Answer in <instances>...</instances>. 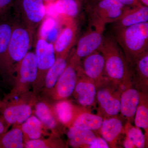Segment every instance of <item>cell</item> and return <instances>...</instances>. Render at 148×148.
Returning a JSON list of instances; mask_svg holds the SVG:
<instances>
[{"instance_id":"obj_35","label":"cell","mask_w":148,"mask_h":148,"mask_svg":"<svg viewBox=\"0 0 148 148\" xmlns=\"http://www.w3.org/2000/svg\"><path fill=\"white\" fill-rule=\"evenodd\" d=\"M8 128V125L0 115V138L5 132L7 131Z\"/></svg>"},{"instance_id":"obj_18","label":"cell","mask_w":148,"mask_h":148,"mask_svg":"<svg viewBox=\"0 0 148 148\" xmlns=\"http://www.w3.org/2000/svg\"><path fill=\"white\" fill-rule=\"evenodd\" d=\"M53 106L58 121L67 128L72 126L77 115L84 108L76 106L67 99L55 101Z\"/></svg>"},{"instance_id":"obj_6","label":"cell","mask_w":148,"mask_h":148,"mask_svg":"<svg viewBox=\"0 0 148 148\" xmlns=\"http://www.w3.org/2000/svg\"><path fill=\"white\" fill-rule=\"evenodd\" d=\"M14 74V86L9 95L16 96L30 91L38 75L35 53L28 52L16 67Z\"/></svg>"},{"instance_id":"obj_24","label":"cell","mask_w":148,"mask_h":148,"mask_svg":"<svg viewBox=\"0 0 148 148\" xmlns=\"http://www.w3.org/2000/svg\"><path fill=\"white\" fill-rule=\"evenodd\" d=\"M103 120L102 116L91 113L87 109L83 108L77 115L72 126L90 131H97L101 128Z\"/></svg>"},{"instance_id":"obj_28","label":"cell","mask_w":148,"mask_h":148,"mask_svg":"<svg viewBox=\"0 0 148 148\" xmlns=\"http://www.w3.org/2000/svg\"><path fill=\"white\" fill-rule=\"evenodd\" d=\"M79 6L76 0H56L53 3L56 12L62 18H75L78 14Z\"/></svg>"},{"instance_id":"obj_31","label":"cell","mask_w":148,"mask_h":148,"mask_svg":"<svg viewBox=\"0 0 148 148\" xmlns=\"http://www.w3.org/2000/svg\"><path fill=\"white\" fill-rule=\"evenodd\" d=\"M125 139L129 142L132 148H143L146 146L147 140L145 134L139 127L134 126L127 122L124 126Z\"/></svg>"},{"instance_id":"obj_19","label":"cell","mask_w":148,"mask_h":148,"mask_svg":"<svg viewBox=\"0 0 148 148\" xmlns=\"http://www.w3.org/2000/svg\"><path fill=\"white\" fill-rule=\"evenodd\" d=\"M69 53L56 57L54 64L46 75L44 85L41 92L43 97L47 98L55 86L59 77L68 65Z\"/></svg>"},{"instance_id":"obj_32","label":"cell","mask_w":148,"mask_h":148,"mask_svg":"<svg viewBox=\"0 0 148 148\" xmlns=\"http://www.w3.org/2000/svg\"><path fill=\"white\" fill-rule=\"evenodd\" d=\"M13 0H0V17H4L12 4Z\"/></svg>"},{"instance_id":"obj_10","label":"cell","mask_w":148,"mask_h":148,"mask_svg":"<svg viewBox=\"0 0 148 148\" xmlns=\"http://www.w3.org/2000/svg\"><path fill=\"white\" fill-rule=\"evenodd\" d=\"M104 31L94 28L86 32L78 40L76 49L70 59L80 64L83 58L98 50L104 41Z\"/></svg>"},{"instance_id":"obj_1","label":"cell","mask_w":148,"mask_h":148,"mask_svg":"<svg viewBox=\"0 0 148 148\" xmlns=\"http://www.w3.org/2000/svg\"><path fill=\"white\" fill-rule=\"evenodd\" d=\"M98 51L105 59V72L109 81L123 91L132 86V75L119 45L113 35L104 37Z\"/></svg>"},{"instance_id":"obj_17","label":"cell","mask_w":148,"mask_h":148,"mask_svg":"<svg viewBox=\"0 0 148 148\" xmlns=\"http://www.w3.org/2000/svg\"><path fill=\"white\" fill-rule=\"evenodd\" d=\"M147 22H148V7L143 5L137 6H126L121 17L114 23V28H125Z\"/></svg>"},{"instance_id":"obj_13","label":"cell","mask_w":148,"mask_h":148,"mask_svg":"<svg viewBox=\"0 0 148 148\" xmlns=\"http://www.w3.org/2000/svg\"><path fill=\"white\" fill-rule=\"evenodd\" d=\"M97 88L95 83L83 73L80 68L78 71L77 79L73 95L82 108L93 106L96 101Z\"/></svg>"},{"instance_id":"obj_12","label":"cell","mask_w":148,"mask_h":148,"mask_svg":"<svg viewBox=\"0 0 148 148\" xmlns=\"http://www.w3.org/2000/svg\"><path fill=\"white\" fill-rule=\"evenodd\" d=\"M80 68L83 73L95 83L97 88L108 80L105 72L104 56L98 50L83 58Z\"/></svg>"},{"instance_id":"obj_3","label":"cell","mask_w":148,"mask_h":148,"mask_svg":"<svg viewBox=\"0 0 148 148\" xmlns=\"http://www.w3.org/2000/svg\"><path fill=\"white\" fill-rule=\"evenodd\" d=\"M33 32L24 24H13L8 49L0 74L3 80L9 82L13 79L16 67L29 52Z\"/></svg>"},{"instance_id":"obj_39","label":"cell","mask_w":148,"mask_h":148,"mask_svg":"<svg viewBox=\"0 0 148 148\" xmlns=\"http://www.w3.org/2000/svg\"><path fill=\"white\" fill-rule=\"evenodd\" d=\"M80 5L82 3H84L85 0H76Z\"/></svg>"},{"instance_id":"obj_34","label":"cell","mask_w":148,"mask_h":148,"mask_svg":"<svg viewBox=\"0 0 148 148\" xmlns=\"http://www.w3.org/2000/svg\"><path fill=\"white\" fill-rule=\"evenodd\" d=\"M118 1L125 6H137L142 5L140 3V0H118Z\"/></svg>"},{"instance_id":"obj_38","label":"cell","mask_w":148,"mask_h":148,"mask_svg":"<svg viewBox=\"0 0 148 148\" xmlns=\"http://www.w3.org/2000/svg\"><path fill=\"white\" fill-rule=\"evenodd\" d=\"M45 3L54 2L56 0H43Z\"/></svg>"},{"instance_id":"obj_8","label":"cell","mask_w":148,"mask_h":148,"mask_svg":"<svg viewBox=\"0 0 148 148\" xmlns=\"http://www.w3.org/2000/svg\"><path fill=\"white\" fill-rule=\"evenodd\" d=\"M123 90L110 81L97 87L96 100L105 118L116 116L120 112V98Z\"/></svg>"},{"instance_id":"obj_7","label":"cell","mask_w":148,"mask_h":148,"mask_svg":"<svg viewBox=\"0 0 148 148\" xmlns=\"http://www.w3.org/2000/svg\"><path fill=\"white\" fill-rule=\"evenodd\" d=\"M35 54L38 75L32 88L34 94L38 96L43 88L47 73L56 60L53 44L39 37L36 44Z\"/></svg>"},{"instance_id":"obj_27","label":"cell","mask_w":148,"mask_h":148,"mask_svg":"<svg viewBox=\"0 0 148 148\" xmlns=\"http://www.w3.org/2000/svg\"><path fill=\"white\" fill-rule=\"evenodd\" d=\"M13 25L11 21L5 19L0 21V74L8 49Z\"/></svg>"},{"instance_id":"obj_36","label":"cell","mask_w":148,"mask_h":148,"mask_svg":"<svg viewBox=\"0 0 148 148\" xmlns=\"http://www.w3.org/2000/svg\"><path fill=\"white\" fill-rule=\"evenodd\" d=\"M101 0H85L84 3L86 10L88 11L95 4Z\"/></svg>"},{"instance_id":"obj_11","label":"cell","mask_w":148,"mask_h":148,"mask_svg":"<svg viewBox=\"0 0 148 148\" xmlns=\"http://www.w3.org/2000/svg\"><path fill=\"white\" fill-rule=\"evenodd\" d=\"M34 113L52 135L61 136L64 126L57 119L51 101L44 97H38Z\"/></svg>"},{"instance_id":"obj_29","label":"cell","mask_w":148,"mask_h":148,"mask_svg":"<svg viewBox=\"0 0 148 148\" xmlns=\"http://www.w3.org/2000/svg\"><path fill=\"white\" fill-rule=\"evenodd\" d=\"M58 21L48 16L40 25L39 36L48 42L53 44L59 35Z\"/></svg>"},{"instance_id":"obj_40","label":"cell","mask_w":148,"mask_h":148,"mask_svg":"<svg viewBox=\"0 0 148 148\" xmlns=\"http://www.w3.org/2000/svg\"><path fill=\"white\" fill-rule=\"evenodd\" d=\"M0 115H1V114H0Z\"/></svg>"},{"instance_id":"obj_30","label":"cell","mask_w":148,"mask_h":148,"mask_svg":"<svg viewBox=\"0 0 148 148\" xmlns=\"http://www.w3.org/2000/svg\"><path fill=\"white\" fill-rule=\"evenodd\" d=\"M66 146L60 136L51 135L47 138L29 140L24 143V148H63Z\"/></svg>"},{"instance_id":"obj_9","label":"cell","mask_w":148,"mask_h":148,"mask_svg":"<svg viewBox=\"0 0 148 148\" xmlns=\"http://www.w3.org/2000/svg\"><path fill=\"white\" fill-rule=\"evenodd\" d=\"M80 64L70 59L55 86L46 98L50 101L67 99L73 95L77 79L78 71Z\"/></svg>"},{"instance_id":"obj_21","label":"cell","mask_w":148,"mask_h":148,"mask_svg":"<svg viewBox=\"0 0 148 148\" xmlns=\"http://www.w3.org/2000/svg\"><path fill=\"white\" fill-rule=\"evenodd\" d=\"M24 141L41 139L53 135L47 129L40 120L32 114L21 124Z\"/></svg>"},{"instance_id":"obj_22","label":"cell","mask_w":148,"mask_h":148,"mask_svg":"<svg viewBox=\"0 0 148 148\" xmlns=\"http://www.w3.org/2000/svg\"><path fill=\"white\" fill-rule=\"evenodd\" d=\"M134 72H131L132 81L140 92L147 93L148 88V52L140 57L132 65Z\"/></svg>"},{"instance_id":"obj_5","label":"cell","mask_w":148,"mask_h":148,"mask_svg":"<svg viewBox=\"0 0 148 148\" xmlns=\"http://www.w3.org/2000/svg\"><path fill=\"white\" fill-rule=\"evenodd\" d=\"M125 8L118 0H101L88 11L90 26L105 30L106 24L119 20Z\"/></svg>"},{"instance_id":"obj_14","label":"cell","mask_w":148,"mask_h":148,"mask_svg":"<svg viewBox=\"0 0 148 148\" xmlns=\"http://www.w3.org/2000/svg\"><path fill=\"white\" fill-rule=\"evenodd\" d=\"M20 12L24 23L34 31L40 25L46 16L43 0H20Z\"/></svg>"},{"instance_id":"obj_33","label":"cell","mask_w":148,"mask_h":148,"mask_svg":"<svg viewBox=\"0 0 148 148\" xmlns=\"http://www.w3.org/2000/svg\"><path fill=\"white\" fill-rule=\"evenodd\" d=\"M108 143L103 138L96 137L95 140L89 145L88 148H109Z\"/></svg>"},{"instance_id":"obj_25","label":"cell","mask_w":148,"mask_h":148,"mask_svg":"<svg viewBox=\"0 0 148 148\" xmlns=\"http://www.w3.org/2000/svg\"><path fill=\"white\" fill-rule=\"evenodd\" d=\"M0 138V148H24V135L21 125H14Z\"/></svg>"},{"instance_id":"obj_26","label":"cell","mask_w":148,"mask_h":148,"mask_svg":"<svg viewBox=\"0 0 148 148\" xmlns=\"http://www.w3.org/2000/svg\"><path fill=\"white\" fill-rule=\"evenodd\" d=\"M135 126L143 128L145 131L146 140L148 135V93L140 92V102L135 112L134 119Z\"/></svg>"},{"instance_id":"obj_23","label":"cell","mask_w":148,"mask_h":148,"mask_svg":"<svg viewBox=\"0 0 148 148\" xmlns=\"http://www.w3.org/2000/svg\"><path fill=\"white\" fill-rule=\"evenodd\" d=\"M67 132L69 145L73 148H88L97 136L93 131L71 126Z\"/></svg>"},{"instance_id":"obj_4","label":"cell","mask_w":148,"mask_h":148,"mask_svg":"<svg viewBox=\"0 0 148 148\" xmlns=\"http://www.w3.org/2000/svg\"><path fill=\"white\" fill-rule=\"evenodd\" d=\"M38 97L29 91L16 96L7 94L0 100V114L9 127L22 124L33 114Z\"/></svg>"},{"instance_id":"obj_15","label":"cell","mask_w":148,"mask_h":148,"mask_svg":"<svg viewBox=\"0 0 148 148\" xmlns=\"http://www.w3.org/2000/svg\"><path fill=\"white\" fill-rule=\"evenodd\" d=\"M64 22L65 27L53 44L56 58L70 53L76 40L77 26L74 18H66Z\"/></svg>"},{"instance_id":"obj_37","label":"cell","mask_w":148,"mask_h":148,"mask_svg":"<svg viewBox=\"0 0 148 148\" xmlns=\"http://www.w3.org/2000/svg\"><path fill=\"white\" fill-rule=\"evenodd\" d=\"M140 1L142 5L148 7V0H140Z\"/></svg>"},{"instance_id":"obj_2","label":"cell","mask_w":148,"mask_h":148,"mask_svg":"<svg viewBox=\"0 0 148 148\" xmlns=\"http://www.w3.org/2000/svg\"><path fill=\"white\" fill-rule=\"evenodd\" d=\"M114 38L121 48L129 67L148 52V22L114 28Z\"/></svg>"},{"instance_id":"obj_20","label":"cell","mask_w":148,"mask_h":148,"mask_svg":"<svg viewBox=\"0 0 148 148\" xmlns=\"http://www.w3.org/2000/svg\"><path fill=\"white\" fill-rule=\"evenodd\" d=\"M102 138L111 147H115L117 140L121 133L124 132V126L119 119L115 116L103 119L100 130Z\"/></svg>"},{"instance_id":"obj_16","label":"cell","mask_w":148,"mask_h":148,"mask_svg":"<svg viewBox=\"0 0 148 148\" xmlns=\"http://www.w3.org/2000/svg\"><path fill=\"white\" fill-rule=\"evenodd\" d=\"M140 97V90L132 86L123 90L121 95L120 112L130 123L134 121Z\"/></svg>"}]
</instances>
